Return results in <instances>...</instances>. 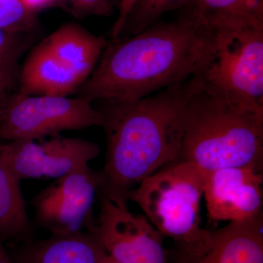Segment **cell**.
I'll use <instances>...</instances> for the list:
<instances>
[{
    "label": "cell",
    "instance_id": "1",
    "mask_svg": "<svg viewBox=\"0 0 263 263\" xmlns=\"http://www.w3.org/2000/svg\"><path fill=\"white\" fill-rule=\"evenodd\" d=\"M203 81L189 78L130 103L100 110L107 139L100 196L127 205V195L147 176L179 159L194 103Z\"/></svg>",
    "mask_w": 263,
    "mask_h": 263
},
{
    "label": "cell",
    "instance_id": "2",
    "mask_svg": "<svg viewBox=\"0 0 263 263\" xmlns=\"http://www.w3.org/2000/svg\"><path fill=\"white\" fill-rule=\"evenodd\" d=\"M210 48L209 29L186 17L108 41L100 63L76 91L92 103H130L200 75Z\"/></svg>",
    "mask_w": 263,
    "mask_h": 263
},
{
    "label": "cell",
    "instance_id": "3",
    "mask_svg": "<svg viewBox=\"0 0 263 263\" xmlns=\"http://www.w3.org/2000/svg\"><path fill=\"white\" fill-rule=\"evenodd\" d=\"M178 161L203 171L250 164L262 168L263 112L235 103L203 83Z\"/></svg>",
    "mask_w": 263,
    "mask_h": 263
},
{
    "label": "cell",
    "instance_id": "4",
    "mask_svg": "<svg viewBox=\"0 0 263 263\" xmlns=\"http://www.w3.org/2000/svg\"><path fill=\"white\" fill-rule=\"evenodd\" d=\"M210 48L200 76L205 86L263 112V24L207 29Z\"/></svg>",
    "mask_w": 263,
    "mask_h": 263
},
{
    "label": "cell",
    "instance_id": "5",
    "mask_svg": "<svg viewBox=\"0 0 263 263\" xmlns=\"http://www.w3.org/2000/svg\"><path fill=\"white\" fill-rule=\"evenodd\" d=\"M204 171L192 162L178 161L145 178L127 195L161 235L180 245L196 240L200 226Z\"/></svg>",
    "mask_w": 263,
    "mask_h": 263
},
{
    "label": "cell",
    "instance_id": "6",
    "mask_svg": "<svg viewBox=\"0 0 263 263\" xmlns=\"http://www.w3.org/2000/svg\"><path fill=\"white\" fill-rule=\"evenodd\" d=\"M103 122L100 110L84 99L17 93L0 114V138L36 141L61 132L102 127Z\"/></svg>",
    "mask_w": 263,
    "mask_h": 263
},
{
    "label": "cell",
    "instance_id": "7",
    "mask_svg": "<svg viewBox=\"0 0 263 263\" xmlns=\"http://www.w3.org/2000/svg\"><path fill=\"white\" fill-rule=\"evenodd\" d=\"M100 183V171L89 166L55 179L31 201L38 226L53 235L89 230L95 223L92 207Z\"/></svg>",
    "mask_w": 263,
    "mask_h": 263
},
{
    "label": "cell",
    "instance_id": "8",
    "mask_svg": "<svg viewBox=\"0 0 263 263\" xmlns=\"http://www.w3.org/2000/svg\"><path fill=\"white\" fill-rule=\"evenodd\" d=\"M100 152L94 142L58 134L47 141L18 140L0 144V162L20 181L56 179L87 167Z\"/></svg>",
    "mask_w": 263,
    "mask_h": 263
},
{
    "label": "cell",
    "instance_id": "9",
    "mask_svg": "<svg viewBox=\"0 0 263 263\" xmlns=\"http://www.w3.org/2000/svg\"><path fill=\"white\" fill-rule=\"evenodd\" d=\"M91 232L106 253L120 263H166L161 235L146 216L100 196L98 221Z\"/></svg>",
    "mask_w": 263,
    "mask_h": 263
},
{
    "label": "cell",
    "instance_id": "10",
    "mask_svg": "<svg viewBox=\"0 0 263 263\" xmlns=\"http://www.w3.org/2000/svg\"><path fill=\"white\" fill-rule=\"evenodd\" d=\"M262 168L245 165L204 171L203 195L212 221L247 220L262 213Z\"/></svg>",
    "mask_w": 263,
    "mask_h": 263
},
{
    "label": "cell",
    "instance_id": "11",
    "mask_svg": "<svg viewBox=\"0 0 263 263\" xmlns=\"http://www.w3.org/2000/svg\"><path fill=\"white\" fill-rule=\"evenodd\" d=\"M262 213L181 246L176 263H263Z\"/></svg>",
    "mask_w": 263,
    "mask_h": 263
},
{
    "label": "cell",
    "instance_id": "12",
    "mask_svg": "<svg viewBox=\"0 0 263 263\" xmlns=\"http://www.w3.org/2000/svg\"><path fill=\"white\" fill-rule=\"evenodd\" d=\"M7 251L11 263H100L107 254L88 230L13 243Z\"/></svg>",
    "mask_w": 263,
    "mask_h": 263
},
{
    "label": "cell",
    "instance_id": "13",
    "mask_svg": "<svg viewBox=\"0 0 263 263\" xmlns=\"http://www.w3.org/2000/svg\"><path fill=\"white\" fill-rule=\"evenodd\" d=\"M19 94L68 97L81 81L59 60L44 42L29 53L18 76Z\"/></svg>",
    "mask_w": 263,
    "mask_h": 263
},
{
    "label": "cell",
    "instance_id": "14",
    "mask_svg": "<svg viewBox=\"0 0 263 263\" xmlns=\"http://www.w3.org/2000/svg\"><path fill=\"white\" fill-rule=\"evenodd\" d=\"M43 42L82 84L94 70L108 41L70 23L61 26Z\"/></svg>",
    "mask_w": 263,
    "mask_h": 263
},
{
    "label": "cell",
    "instance_id": "15",
    "mask_svg": "<svg viewBox=\"0 0 263 263\" xmlns=\"http://www.w3.org/2000/svg\"><path fill=\"white\" fill-rule=\"evenodd\" d=\"M181 15L206 29L263 24V0H192Z\"/></svg>",
    "mask_w": 263,
    "mask_h": 263
},
{
    "label": "cell",
    "instance_id": "16",
    "mask_svg": "<svg viewBox=\"0 0 263 263\" xmlns=\"http://www.w3.org/2000/svg\"><path fill=\"white\" fill-rule=\"evenodd\" d=\"M21 181L0 162V241L21 243L31 239L32 226Z\"/></svg>",
    "mask_w": 263,
    "mask_h": 263
},
{
    "label": "cell",
    "instance_id": "17",
    "mask_svg": "<svg viewBox=\"0 0 263 263\" xmlns=\"http://www.w3.org/2000/svg\"><path fill=\"white\" fill-rule=\"evenodd\" d=\"M37 12L22 0H0V29L17 34H31L37 30Z\"/></svg>",
    "mask_w": 263,
    "mask_h": 263
},
{
    "label": "cell",
    "instance_id": "18",
    "mask_svg": "<svg viewBox=\"0 0 263 263\" xmlns=\"http://www.w3.org/2000/svg\"><path fill=\"white\" fill-rule=\"evenodd\" d=\"M0 29V73L18 79V60L30 39Z\"/></svg>",
    "mask_w": 263,
    "mask_h": 263
},
{
    "label": "cell",
    "instance_id": "19",
    "mask_svg": "<svg viewBox=\"0 0 263 263\" xmlns=\"http://www.w3.org/2000/svg\"><path fill=\"white\" fill-rule=\"evenodd\" d=\"M68 9L76 18L110 16L114 11L113 0H69Z\"/></svg>",
    "mask_w": 263,
    "mask_h": 263
},
{
    "label": "cell",
    "instance_id": "20",
    "mask_svg": "<svg viewBox=\"0 0 263 263\" xmlns=\"http://www.w3.org/2000/svg\"><path fill=\"white\" fill-rule=\"evenodd\" d=\"M137 0H120L119 1V12L115 24L110 33V38L112 40L117 39L120 35L121 32L127 20L128 15L136 4Z\"/></svg>",
    "mask_w": 263,
    "mask_h": 263
},
{
    "label": "cell",
    "instance_id": "21",
    "mask_svg": "<svg viewBox=\"0 0 263 263\" xmlns=\"http://www.w3.org/2000/svg\"><path fill=\"white\" fill-rule=\"evenodd\" d=\"M18 79L0 73V112L3 111L8 101V93L14 87Z\"/></svg>",
    "mask_w": 263,
    "mask_h": 263
},
{
    "label": "cell",
    "instance_id": "22",
    "mask_svg": "<svg viewBox=\"0 0 263 263\" xmlns=\"http://www.w3.org/2000/svg\"><path fill=\"white\" fill-rule=\"evenodd\" d=\"M22 1L27 8L34 12L55 6L53 0H22Z\"/></svg>",
    "mask_w": 263,
    "mask_h": 263
},
{
    "label": "cell",
    "instance_id": "23",
    "mask_svg": "<svg viewBox=\"0 0 263 263\" xmlns=\"http://www.w3.org/2000/svg\"><path fill=\"white\" fill-rule=\"evenodd\" d=\"M0 263H11L8 251L0 241Z\"/></svg>",
    "mask_w": 263,
    "mask_h": 263
},
{
    "label": "cell",
    "instance_id": "24",
    "mask_svg": "<svg viewBox=\"0 0 263 263\" xmlns=\"http://www.w3.org/2000/svg\"><path fill=\"white\" fill-rule=\"evenodd\" d=\"M151 1H152V0H137L136 4H135L132 10L140 9V8H143V7L146 6L147 4H148Z\"/></svg>",
    "mask_w": 263,
    "mask_h": 263
},
{
    "label": "cell",
    "instance_id": "25",
    "mask_svg": "<svg viewBox=\"0 0 263 263\" xmlns=\"http://www.w3.org/2000/svg\"><path fill=\"white\" fill-rule=\"evenodd\" d=\"M100 263H120L116 261L115 259L110 257L108 254L104 256L103 258L101 259Z\"/></svg>",
    "mask_w": 263,
    "mask_h": 263
},
{
    "label": "cell",
    "instance_id": "26",
    "mask_svg": "<svg viewBox=\"0 0 263 263\" xmlns=\"http://www.w3.org/2000/svg\"><path fill=\"white\" fill-rule=\"evenodd\" d=\"M69 0H53L54 2L55 5H66L68 3Z\"/></svg>",
    "mask_w": 263,
    "mask_h": 263
},
{
    "label": "cell",
    "instance_id": "27",
    "mask_svg": "<svg viewBox=\"0 0 263 263\" xmlns=\"http://www.w3.org/2000/svg\"><path fill=\"white\" fill-rule=\"evenodd\" d=\"M0 114H1V112H0Z\"/></svg>",
    "mask_w": 263,
    "mask_h": 263
}]
</instances>
